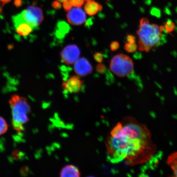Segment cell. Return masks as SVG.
I'll use <instances>...</instances> for the list:
<instances>
[{
    "instance_id": "484cf974",
    "label": "cell",
    "mask_w": 177,
    "mask_h": 177,
    "mask_svg": "<svg viewBox=\"0 0 177 177\" xmlns=\"http://www.w3.org/2000/svg\"><path fill=\"white\" fill-rule=\"evenodd\" d=\"M119 47H120V44L117 41H114L111 43V45H110V48L111 51L112 52H115L119 49Z\"/></svg>"
},
{
    "instance_id": "cb8c5ba5",
    "label": "cell",
    "mask_w": 177,
    "mask_h": 177,
    "mask_svg": "<svg viewBox=\"0 0 177 177\" xmlns=\"http://www.w3.org/2000/svg\"><path fill=\"white\" fill-rule=\"evenodd\" d=\"M72 6H72L71 2L70 0H66L63 2V7L64 9L66 11H69V10H71Z\"/></svg>"
},
{
    "instance_id": "6da1fadb",
    "label": "cell",
    "mask_w": 177,
    "mask_h": 177,
    "mask_svg": "<svg viewBox=\"0 0 177 177\" xmlns=\"http://www.w3.org/2000/svg\"><path fill=\"white\" fill-rule=\"evenodd\" d=\"M106 144L109 160L112 163L125 160L129 165L147 161L155 149L146 127L129 117L117 123Z\"/></svg>"
},
{
    "instance_id": "83f0119b",
    "label": "cell",
    "mask_w": 177,
    "mask_h": 177,
    "mask_svg": "<svg viewBox=\"0 0 177 177\" xmlns=\"http://www.w3.org/2000/svg\"><path fill=\"white\" fill-rule=\"evenodd\" d=\"M127 42L130 43H136V39L135 36L132 35H128L126 37Z\"/></svg>"
},
{
    "instance_id": "3957f363",
    "label": "cell",
    "mask_w": 177,
    "mask_h": 177,
    "mask_svg": "<svg viewBox=\"0 0 177 177\" xmlns=\"http://www.w3.org/2000/svg\"><path fill=\"white\" fill-rule=\"evenodd\" d=\"M9 103L12 108V125L14 128L23 126L29 120L27 115L31 111V107L26 98L14 94L11 97Z\"/></svg>"
},
{
    "instance_id": "836d02e7",
    "label": "cell",
    "mask_w": 177,
    "mask_h": 177,
    "mask_svg": "<svg viewBox=\"0 0 177 177\" xmlns=\"http://www.w3.org/2000/svg\"><path fill=\"white\" fill-rule=\"evenodd\" d=\"M57 1H58L61 2H63L64 1H66V0H57Z\"/></svg>"
},
{
    "instance_id": "7c38bea8",
    "label": "cell",
    "mask_w": 177,
    "mask_h": 177,
    "mask_svg": "<svg viewBox=\"0 0 177 177\" xmlns=\"http://www.w3.org/2000/svg\"><path fill=\"white\" fill-rule=\"evenodd\" d=\"M101 5L99 4L94 1H90L87 2L85 6V12L88 15L93 16L95 15L99 11L102 10Z\"/></svg>"
},
{
    "instance_id": "2e32d148",
    "label": "cell",
    "mask_w": 177,
    "mask_h": 177,
    "mask_svg": "<svg viewBox=\"0 0 177 177\" xmlns=\"http://www.w3.org/2000/svg\"><path fill=\"white\" fill-rule=\"evenodd\" d=\"M8 125L4 118L0 116V135H3L7 131Z\"/></svg>"
},
{
    "instance_id": "7402d4cb",
    "label": "cell",
    "mask_w": 177,
    "mask_h": 177,
    "mask_svg": "<svg viewBox=\"0 0 177 177\" xmlns=\"http://www.w3.org/2000/svg\"><path fill=\"white\" fill-rule=\"evenodd\" d=\"M72 6L77 7H81L84 3V0H70Z\"/></svg>"
},
{
    "instance_id": "d6986e66",
    "label": "cell",
    "mask_w": 177,
    "mask_h": 177,
    "mask_svg": "<svg viewBox=\"0 0 177 177\" xmlns=\"http://www.w3.org/2000/svg\"><path fill=\"white\" fill-rule=\"evenodd\" d=\"M96 70L98 73H101V74H103V73H106L107 69H106V66L103 64H98L97 66Z\"/></svg>"
},
{
    "instance_id": "5bb4252c",
    "label": "cell",
    "mask_w": 177,
    "mask_h": 177,
    "mask_svg": "<svg viewBox=\"0 0 177 177\" xmlns=\"http://www.w3.org/2000/svg\"><path fill=\"white\" fill-rule=\"evenodd\" d=\"M56 28L65 35L69 33L71 30L69 24L64 21H59L56 24Z\"/></svg>"
},
{
    "instance_id": "44dd1931",
    "label": "cell",
    "mask_w": 177,
    "mask_h": 177,
    "mask_svg": "<svg viewBox=\"0 0 177 177\" xmlns=\"http://www.w3.org/2000/svg\"><path fill=\"white\" fill-rule=\"evenodd\" d=\"M22 155H23L22 152L19 150H14L12 152V156L14 160H16L20 159Z\"/></svg>"
},
{
    "instance_id": "4dcf8cb0",
    "label": "cell",
    "mask_w": 177,
    "mask_h": 177,
    "mask_svg": "<svg viewBox=\"0 0 177 177\" xmlns=\"http://www.w3.org/2000/svg\"><path fill=\"white\" fill-rule=\"evenodd\" d=\"M14 5L17 7H20L23 5V1L22 0H15L14 1Z\"/></svg>"
},
{
    "instance_id": "1f68e13d",
    "label": "cell",
    "mask_w": 177,
    "mask_h": 177,
    "mask_svg": "<svg viewBox=\"0 0 177 177\" xmlns=\"http://www.w3.org/2000/svg\"><path fill=\"white\" fill-rule=\"evenodd\" d=\"M11 0H0V2L2 3V6H4L7 3H9Z\"/></svg>"
},
{
    "instance_id": "f1b7e54d",
    "label": "cell",
    "mask_w": 177,
    "mask_h": 177,
    "mask_svg": "<svg viewBox=\"0 0 177 177\" xmlns=\"http://www.w3.org/2000/svg\"><path fill=\"white\" fill-rule=\"evenodd\" d=\"M59 69H60L61 71L63 72H67L69 73L71 71L72 69L71 67L69 66H66L65 65H61L59 66Z\"/></svg>"
},
{
    "instance_id": "d6a6232c",
    "label": "cell",
    "mask_w": 177,
    "mask_h": 177,
    "mask_svg": "<svg viewBox=\"0 0 177 177\" xmlns=\"http://www.w3.org/2000/svg\"><path fill=\"white\" fill-rule=\"evenodd\" d=\"M3 6H2V3L0 2V15L2 13V7Z\"/></svg>"
},
{
    "instance_id": "ffe728a7",
    "label": "cell",
    "mask_w": 177,
    "mask_h": 177,
    "mask_svg": "<svg viewBox=\"0 0 177 177\" xmlns=\"http://www.w3.org/2000/svg\"><path fill=\"white\" fill-rule=\"evenodd\" d=\"M106 77L107 79V82L108 83H112L115 81V78L112 73L110 71V70H107L106 72Z\"/></svg>"
},
{
    "instance_id": "603a6c76",
    "label": "cell",
    "mask_w": 177,
    "mask_h": 177,
    "mask_svg": "<svg viewBox=\"0 0 177 177\" xmlns=\"http://www.w3.org/2000/svg\"><path fill=\"white\" fill-rule=\"evenodd\" d=\"M150 14L152 15L159 17H160L161 16L160 10L157 7H152L150 10Z\"/></svg>"
},
{
    "instance_id": "d4e9b609",
    "label": "cell",
    "mask_w": 177,
    "mask_h": 177,
    "mask_svg": "<svg viewBox=\"0 0 177 177\" xmlns=\"http://www.w3.org/2000/svg\"><path fill=\"white\" fill-rule=\"evenodd\" d=\"M94 57L96 61L100 63L102 62L103 61V56L100 52H96L94 55Z\"/></svg>"
},
{
    "instance_id": "7a4b0ae2",
    "label": "cell",
    "mask_w": 177,
    "mask_h": 177,
    "mask_svg": "<svg viewBox=\"0 0 177 177\" xmlns=\"http://www.w3.org/2000/svg\"><path fill=\"white\" fill-rule=\"evenodd\" d=\"M162 32L157 25L150 23L148 19L142 18L137 31L139 50L149 52L163 44L165 39Z\"/></svg>"
},
{
    "instance_id": "ac0fdd59",
    "label": "cell",
    "mask_w": 177,
    "mask_h": 177,
    "mask_svg": "<svg viewBox=\"0 0 177 177\" xmlns=\"http://www.w3.org/2000/svg\"><path fill=\"white\" fill-rule=\"evenodd\" d=\"M54 34L56 38L59 40H62L65 38L66 35L65 34L61 32L57 28L55 30Z\"/></svg>"
},
{
    "instance_id": "277c9868",
    "label": "cell",
    "mask_w": 177,
    "mask_h": 177,
    "mask_svg": "<svg viewBox=\"0 0 177 177\" xmlns=\"http://www.w3.org/2000/svg\"><path fill=\"white\" fill-rule=\"evenodd\" d=\"M134 65L132 59L124 54H119L111 59L110 68L116 76L124 77L130 75L133 71Z\"/></svg>"
},
{
    "instance_id": "9a60e30c",
    "label": "cell",
    "mask_w": 177,
    "mask_h": 177,
    "mask_svg": "<svg viewBox=\"0 0 177 177\" xmlns=\"http://www.w3.org/2000/svg\"><path fill=\"white\" fill-rule=\"evenodd\" d=\"M164 27H165L166 32L170 34L175 30V26L174 22H173L171 20L169 19L165 23Z\"/></svg>"
},
{
    "instance_id": "5b68a950",
    "label": "cell",
    "mask_w": 177,
    "mask_h": 177,
    "mask_svg": "<svg viewBox=\"0 0 177 177\" xmlns=\"http://www.w3.org/2000/svg\"><path fill=\"white\" fill-rule=\"evenodd\" d=\"M19 14L25 22L35 29L41 24L44 19L42 10L38 7L29 6Z\"/></svg>"
},
{
    "instance_id": "8992f818",
    "label": "cell",
    "mask_w": 177,
    "mask_h": 177,
    "mask_svg": "<svg viewBox=\"0 0 177 177\" xmlns=\"http://www.w3.org/2000/svg\"><path fill=\"white\" fill-rule=\"evenodd\" d=\"M81 54V51L75 44H69L62 50L60 56L61 60L67 65L74 64L78 60Z\"/></svg>"
},
{
    "instance_id": "9c48e42d",
    "label": "cell",
    "mask_w": 177,
    "mask_h": 177,
    "mask_svg": "<svg viewBox=\"0 0 177 177\" xmlns=\"http://www.w3.org/2000/svg\"><path fill=\"white\" fill-rule=\"evenodd\" d=\"M12 20L16 31L20 36H28L35 29L32 26L25 22L19 14L13 16Z\"/></svg>"
},
{
    "instance_id": "4fadbf2b",
    "label": "cell",
    "mask_w": 177,
    "mask_h": 177,
    "mask_svg": "<svg viewBox=\"0 0 177 177\" xmlns=\"http://www.w3.org/2000/svg\"><path fill=\"white\" fill-rule=\"evenodd\" d=\"M167 164L172 170L174 177H177V151L170 155L167 159Z\"/></svg>"
},
{
    "instance_id": "4316f807",
    "label": "cell",
    "mask_w": 177,
    "mask_h": 177,
    "mask_svg": "<svg viewBox=\"0 0 177 177\" xmlns=\"http://www.w3.org/2000/svg\"><path fill=\"white\" fill-rule=\"evenodd\" d=\"M94 17H91L89 18L87 21H86L85 23V27H87L88 29H90L91 26L94 24Z\"/></svg>"
},
{
    "instance_id": "8fae6325",
    "label": "cell",
    "mask_w": 177,
    "mask_h": 177,
    "mask_svg": "<svg viewBox=\"0 0 177 177\" xmlns=\"http://www.w3.org/2000/svg\"><path fill=\"white\" fill-rule=\"evenodd\" d=\"M81 175L78 168L73 165H66L60 172V177H79Z\"/></svg>"
},
{
    "instance_id": "ba28073f",
    "label": "cell",
    "mask_w": 177,
    "mask_h": 177,
    "mask_svg": "<svg viewBox=\"0 0 177 177\" xmlns=\"http://www.w3.org/2000/svg\"><path fill=\"white\" fill-rule=\"evenodd\" d=\"M84 81L78 77L73 76L64 81L62 85V88L65 93H77L82 89Z\"/></svg>"
},
{
    "instance_id": "e0dca14e",
    "label": "cell",
    "mask_w": 177,
    "mask_h": 177,
    "mask_svg": "<svg viewBox=\"0 0 177 177\" xmlns=\"http://www.w3.org/2000/svg\"><path fill=\"white\" fill-rule=\"evenodd\" d=\"M138 47L136 43H130L127 42L124 46V48L128 52H135L137 49Z\"/></svg>"
},
{
    "instance_id": "e575fe53",
    "label": "cell",
    "mask_w": 177,
    "mask_h": 177,
    "mask_svg": "<svg viewBox=\"0 0 177 177\" xmlns=\"http://www.w3.org/2000/svg\"><path fill=\"white\" fill-rule=\"evenodd\" d=\"M92 0H85V1L86 2H90V1H91Z\"/></svg>"
},
{
    "instance_id": "f546056e",
    "label": "cell",
    "mask_w": 177,
    "mask_h": 177,
    "mask_svg": "<svg viewBox=\"0 0 177 177\" xmlns=\"http://www.w3.org/2000/svg\"><path fill=\"white\" fill-rule=\"evenodd\" d=\"M52 7L56 9V10H60L61 7V3L57 1H54L52 4Z\"/></svg>"
},
{
    "instance_id": "30bf717a",
    "label": "cell",
    "mask_w": 177,
    "mask_h": 177,
    "mask_svg": "<svg viewBox=\"0 0 177 177\" xmlns=\"http://www.w3.org/2000/svg\"><path fill=\"white\" fill-rule=\"evenodd\" d=\"M74 69L76 73L81 77L91 74L93 70L90 61L85 57L78 59L74 63Z\"/></svg>"
},
{
    "instance_id": "52a82bcc",
    "label": "cell",
    "mask_w": 177,
    "mask_h": 177,
    "mask_svg": "<svg viewBox=\"0 0 177 177\" xmlns=\"http://www.w3.org/2000/svg\"><path fill=\"white\" fill-rule=\"evenodd\" d=\"M68 22L73 26H79L86 21V15L82 9L74 7L69 10L66 14Z\"/></svg>"
}]
</instances>
